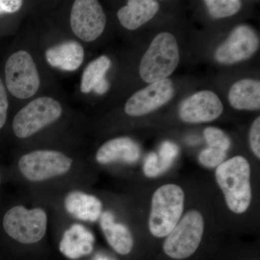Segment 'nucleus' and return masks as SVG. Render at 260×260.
Listing matches in <instances>:
<instances>
[{"label": "nucleus", "mask_w": 260, "mask_h": 260, "mask_svg": "<svg viewBox=\"0 0 260 260\" xmlns=\"http://www.w3.org/2000/svg\"><path fill=\"white\" fill-rule=\"evenodd\" d=\"M223 112V104L218 95L211 90H202L183 101L179 116L186 123L198 124L214 121Z\"/></svg>", "instance_id": "obj_12"}, {"label": "nucleus", "mask_w": 260, "mask_h": 260, "mask_svg": "<svg viewBox=\"0 0 260 260\" xmlns=\"http://www.w3.org/2000/svg\"><path fill=\"white\" fill-rule=\"evenodd\" d=\"M94 242L95 238L90 231L80 224H73L65 231L59 250L70 259H79L92 252Z\"/></svg>", "instance_id": "obj_13"}, {"label": "nucleus", "mask_w": 260, "mask_h": 260, "mask_svg": "<svg viewBox=\"0 0 260 260\" xmlns=\"http://www.w3.org/2000/svg\"><path fill=\"white\" fill-rule=\"evenodd\" d=\"M61 112L60 104L52 98H38L15 115L13 132L19 138H28L57 120Z\"/></svg>", "instance_id": "obj_6"}, {"label": "nucleus", "mask_w": 260, "mask_h": 260, "mask_svg": "<svg viewBox=\"0 0 260 260\" xmlns=\"http://www.w3.org/2000/svg\"><path fill=\"white\" fill-rule=\"evenodd\" d=\"M101 227L109 245L119 254H129L133 247V239L129 229L114 222V215L106 212L101 216Z\"/></svg>", "instance_id": "obj_19"}, {"label": "nucleus", "mask_w": 260, "mask_h": 260, "mask_svg": "<svg viewBox=\"0 0 260 260\" xmlns=\"http://www.w3.org/2000/svg\"><path fill=\"white\" fill-rule=\"evenodd\" d=\"M259 38L248 25H239L233 30L226 41L215 52V60L224 64H232L249 59L259 49Z\"/></svg>", "instance_id": "obj_10"}, {"label": "nucleus", "mask_w": 260, "mask_h": 260, "mask_svg": "<svg viewBox=\"0 0 260 260\" xmlns=\"http://www.w3.org/2000/svg\"><path fill=\"white\" fill-rule=\"evenodd\" d=\"M46 58L53 68L64 71H75L83 63V47L80 43L74 41L64 42L47 49Z\"/></svg>", "instance_id": "obj_16"}, {"label": "nucleus", "mask_w": 260, "mask_h": 260, "mask_svg": "<svg viewBox=\"0 0 260 260\" xmlns=\"http://www.w3.org/2000/svg\"><path fill=\"white\" fill-rule=\"evenodd\" d=\"M23 5L20 0H0V15L10 14L18 11Z\"/></svg>", "instance_id": "obj_27"}, {"label": "nucleus", "mask_w": 260, "mask_h": 260, "mask_svg": "<svg viewBox=\"0 0 260 260\" xmlns=\"http://www.w3.org/2000/svg\"><path fill=\"white\" fill-rule=\"evenodd\" d=\"M204 3L214 18L232 16L242 8V3L239 0H205Z\"/></svg>", "instance_id": "obj_22"}, {"label": "nucleus", "mask_w": 260, "mask_h": 260, "mask_svg": "<svg viewBox=\"0 0 260 260\" xmlns=\"http://www.w3.org/2000/svg\"><path fill=\"white\" fill-rule=\"evenodd\" d=\"M109 88V83L107 78H105L94 87L93 90L95 93L99 94V95H103V94L107 93Z\"/></svg>", "instance_id": "obj_28"}, {"label": "nucleus", "mask_w": 260, "mask_h": 260, "mask_svg": "<svg viewBox=\"0 0 260 260\" xmlns=\"http://www.w3.org/2000/svg\"><path fill=\"white\" fill-rule=\"evenodd\" d=\"M226 158V152L219 149L208 148L199 154V161L207 168L218 167Z\"/></svg>", "instance_id": "obj_24"}, {"label": "nucleus", "mask_w": 260, "mask_h": 260, "mask_svg": "<svg viewBox=\"0 0 260 260\" xmlns=\"http://www.w3.org/2000/svg\"><path fill=\"white\" fill-rule=\"evenodd\" d=\"M184 193L180 186L167 184L157 189L152 198L149 229L154 237H167L181 218Z\"/></svg>", "instance_id": "obj_3"}, {"label": "nucleus", "mask_w": 260, "mask_h": 260, "mask_svg": "<svg viewBox=\"0 0 260 260\" xmlns=\"http://www.w3.org/2000/svg\"><path fill=\"white\" fill-rule=\"evenodd\" d=\"M107 18L102 5L95 0H77L72 8L70 25L75 35L91 42L102 35Z\"/></svg>", "instance_id": "obj_9"}, {"label": "nucleus", "mask_w": 260, "mask_h": 260, "mask_svg": "<svg viewBox=\"0 0 260 260\" xmlns=\"http://www.w3.org/2000/svg\"><path fill=\"white\" fill-rule=\"evenodd\" d=\"M179 51L177 39L167 32L158 34L140 61L139 73L145 83L167 79L177 69Z\"/></svg>", "instance_id": "obj_2"}, {"label": "nucleus", "mask_w": 260, "mask_h": 260, "mask_svg": "<svg viewBox=\"0 0 260 260\" xmlns=\"http://www.w3.org/2000/svg\"><path fill=\"white\" fill-rule=\"evenodd\" d=\"M174 95L172 80L168 78L160 80L132 95L126 103L124 111L129 116L145 115L167 104Z\"/></svg>", "instance_id": "obj_11"}, {"label": "nucleus", "mask_w": 260, "mask_h": 260, "mask_svg": "<svg viewBox=\"0 0 260 260\" xmlns=\"http://www.w3.org/2000/svg\"><path fill=\"white\" fill-rule=\"evenodd\" d=\"M1 181H2V176H1V172H0V184H1Z\"/></svg>", "instance_id": "obj_29"}, {"label": "nucleus", "mask_w": 260, "mask_h": 260, "mask_svg": "<svg viewBox=\"0 0 260 260\" xmlns=\"http://www.w3.org/2000/svg\"><path fill=\"white\" fill-rule=\"evenodd\" d=\"M159 4L153 0H130L117 13L122 26L128 30H136L144 25L158 13Z\"/></svg>", "instance_id": "obj_15"}, {"label": "nucleus", "mask_w": 260, "mask_h": 260, "mask_svg": "<svg viewBox=\"0 0 260 260\" xmlns=\"http://www.w3.org/2000/svg\"><path fill=\"white\" fill-rule=\"evenodd\" d=\"M204 227V218L199 211L188 212L167 236L164 244V252L175 259L192 255L201 242Z\"/></svg>", "instance_id": "obj_5"}, {"label": "nucleus", "mask_w": 260, "mask_h": 260, "mask_svg": "<svg viewBox=\"0 0 260 260\" xmlns=\"http://www.w3.org/2000/svg\"><path fill=\"white\" fill-rule=\"evenodd\" d=\"M251 169L240 155L233 157L217 167L215 178L229 209L237 214L246 212L251 204Z\"/></svg>", "instance_id": "obj_1"}, {"label": "nucleus", "mask_w": 260, "mask_h": 260, "mask_svg": "<svg viewBox=\"0 0 260 260\" xmlns=\"http://www.w3.org/2000/svg\"><path fill=\"white\" fill-rule=\"evenodd\" d=\"M111 66V60L107 56H102L92 61L86 67L82 76L80 90L88 93L93 90L99 82L105 78V75Z\"/></svg>", "instance_id": "obj_21"}, {"label": "nucleus", "mask_w": 260, "mask_h": 260, "mask_svg": "<svg viewBox=\"0 0 260 260\" xmlns=\"http://www.w3.org/2000/svg\"><path fill=\"white\" fill-rule=\"evenodd\" d=\"M179 153L177 145L171 142L162 143L158 155L155 153L149 154L145 160L144 172L148 177H155L167 171Z\"/></svg>", "instance_id": "obj_20"}, {"label": "nucleus", "mask_w": 260, "mask_h": 260, "mask_svg": "<svg viewBox=\"0 0 260 260\" xmlns=\"http://www.w3.org/2000/svg\"><path fill=\"white\" fill-rule=\"evenodd\" d=\"M204 137L210 148L219 149L225 152L230 148V138L223 130L209 126L204 130Z\"/></svg>", "instance_id": "obj_23"}, {"label": "nucleus", "mask_w": 260, "mask_h": 260, "mask_svg": "<svg viewBox=\"0 0 260 260\" xmlns=\"http://www.w3.org/2000/svg\"><path fill=\"white\" fill-rule=\"evenodd\" d=\"M140 156L138 145L129 138H118L109 140L99 149L96 160L101 164L121 161L133 164Z\"/></svg>", "instance_id": "obj_14"}, {"label": "nucleus", "mask_w": 260, "mask_h": 260, "mask_svg": "<svg viewBox=\"0 0 260 260\" xmlns=\"http://www.w3.org/2000/svg\"><path fill=\"white\" fill-rule=\"evenodd\" d=\"M5 81L12 95L26 99L37 93L40 78L32 56L27 51H16L5 64Z\"/></svg>", "instance_id": "obj_7"}, {"label": "nucleus", "mask_w": 260, "mask_h": 260, "mask_svg": "<svg viewBox=\"0 0 260 260\" xmlns=\"http://www.w3.org/2000/svg\"><path fill=\"white\" fill-rule=\"evenodd\" d=\"M8 99L4 84L0 78V129L4 126L8 116Z\"/></svg>", "instance_id": "obj_26"}, {"label": "nucleus", "mask_w": 260, "mask_h": 260, "mask_svg": "<svg viewBox=\"0 0 260 260\" xmlns=\"http://www.w3.org/2000/svg\"><path fill=\"white\" fill-rule=\"evenodd\" d=\"M229 102L233 108L239 110H259L260 83L259 80L243 79L231 87Z\"/></svg>", "instance_id": "obj_18"}, {"label": "nucleus", "mask_w": 260, "mask_h": 260, "mask_svg": "<svg viewBox=\"0 0 260 260\" xmlns=\"http://www.w3.org/2000/svg\"><path fill=\"white\" fill-rule=\"evenodd\" d=\"M67 211L78 220L95 222L100 218L102 203L93 195L82 191H72L64 199Z\"/></svg>", "instance_id": "obj_17"}, {"label": "nucleus", "mask_w": 260, "mask_h": 260, "mask_svg": "<svg viewBox=\"0 0 260 260\" xmlns=\"http://www.w3.org/2000/svg\"><path fill=\"white\" fill-rule=\"evenodd\" d=\"M249 143L254 155L260 158V117L258 116L251 124L249 133Z\"/></svg>", "instance_id": "obj_25"}, {"label": "nucleus", "mask_w": 260, "mask_h": 260, "mask_svg": "<svg viewBox=\"0 0 260 260\" xmlns=\"http://www.w3.org/2000/svg\"><path fill=\"white\" fill-rule=\"evenodd\" d=\"M2 228L8 237L21 244L39 242L47 232V213L42 208L12 207L3 215Z\"/></svg>", "instance_id": "obj_4"}, {"label": "nucleus", "mask_w": 260, "mask_h": 260, "mask_svg": "<svg viewBox=\"0 0 260 260\" xmlns=\"http://www.w3.org/2000/svg\"><path fill=\"white\" fill-rule=\"evenodd\" d=\"M73 160L55 150H36L23 155L18 169L24 177L32 181H42L66 174Z\"/></svg>", "instance_id": "obj_8"}]
</instances>
